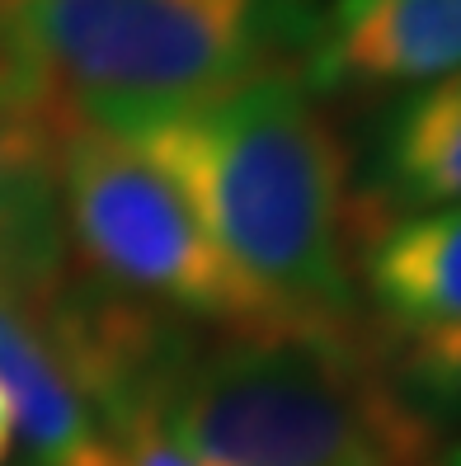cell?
<instances>
[{
    "label": "cell",
    "mask_w": 461,
    "mask_h": 466,
    "mask_svg": "<svg viewBox=\"0 0 461 466\" xmlns=\"http://www.w3.org/2000/svg\"><path fill=\"white\" fill-rule=\"evenodd\" d=\"M165 175L246 279L311 330H354L348 156L296 66L118 132Z\"/></svg>",
    "instance_id": "6da1fadb"
},
{
    "label": "cell",
    "mask_w": 461,
    "mask_h": 466,
    "mask_svg": "<svg viewBox=\"0 0 461 466\" xmlns=\"http://www.w3.org/2000/svg\"><path fill=\"white\" fill-rule=\"evenodd\" d=\"M160 433L188 466H428L433 443L354 330L226 335L198 349Z\"/></svg>",
    "instance_id": "7a4b0ae2"
},
{
    "label": "cell",
    "mask_w": 461,
    "mask_h": 466,
    "mask_svg": "<svg viewBox=\"0 0 461 466\" xmlns=\"http://www.w3.org/2000/svg\"><path fill=\"white\" fill-rule=\"evenodd\" d=\"M62 108L127 132L296 66L311 0H10Z\"/></svg>",
    "instance_id": "3957f363"
},
{
    "label": "cell",
    "mask_w": 461,
    "mask_h": 466,
    "mask_svg": "<svg viewBox=\"0 0 461 466\" xmlns=\"http://www.w3.org/2000/svg\"><path fill=\"white\" fill-rule=\"evenodd\" d=\"M57 203L66 240L95 279L222 335L311 330L259 292L151 160L71 108L57 127Z\"/></svg>",
    "instance_id": "277c9868"
},
{
    "label": "cell",
    "mask_w": 461,
    "mask_h": 466,
    "mask_svg": "<svg viewBox=\"0 0 461 466\" xmlns=\"http://www.w3.org/2000/svg\"><path fill=\"white\" fill-rule=\"evenodd\" d=\"M306 90H424L461 71V0H330L302 52Z\"/></svg>",
    "instance_id": "5b68a950"
},
{
    "label": "cell",
    "mask_w": 461,
    "mask_h": 466,
    "mask_svg": "<svg viewBox=\"0 0 461 466\" xmlns=\"http://www.w3.org/2000/svg\"><path fill=\"white\" fill-rule=\"evenodd\" d=\"M66 108H0V292L43 301L66 279L57 127Z\"/></svg>",
    "instance_id": "8992f818"
},
{
    "label": "cell",
    "mask_w": 461,
    "mask_h": 466,
    "mask_svg": "<svg viewBox=\"0 0 461 466\" xmlns=\"http://www.w3.org/2000/svg\"><path fill=\"white\" fill-rule=\"evenodd\" d=\"M0 391L38 466H108V438L52 349L38 307L0 292Z\"/></svg>",
    "instance_id": "52a82bcc"
},
{
    "label": "cell",
    "mask_w": 461,
    "mask_h": 466,
    "mask_svg": "<svg viewBox=\"0 0 461 466\" xmlns=\"http://www.w3.org/2000/svg\"><path fill=\"white\" fill-rule=\"evenodd\" d=\"M363 283L400 335L461 320V203L386 222L363 255Z\"/></svg>",
    "instance_id": "ba28073f"
},
{
    "label": "cell",
    "mask_w": 461,
    "mask_h": 466,
    "mask_svg": "<svg viewBox=\"0 0 461 466\" xmlns=\"http://www.w3.org/2000/svg\"><path fill=\"white\" fill-rule=\"evenodd\" d=\"M376 170L396 208L461 203V71L405 95L376 132Z\"/></svg>",
    "instance_id": "9c48e42d"
},
{
    "label": "cell",
    "mask_w": 461,
    "mask_h": 466,
    "mask_svg": "<svg viewBox=\"0 0 461 466\" xmlns=\"http://www.w3.org/2000/svg\"><path fill=\"white\" fill-rule=\"evenodd\" d=\"M382 377L396 405L428 438L461 429V320L400 335V349L386 359Z\"/></svg>",
    "instance_id": "30bf717a"
},
{
    "label": "cell",
    "mask_w": 461,
    "mask_h": 466,
    "mask_svg": "<svg viewBox=\"0 0 461 466\" xmlns=\"http://www.w3.org/2000/svg\"><path fill=\"white\" fill-rule=\"evenodd\" d=\"M0 108H62L10 0H0Z\"/></svg>",
    "instance_id": "8fae6325"
},
{
    "label": "cell",
    "mask_w": 461,
    "mask_h": 466,
    "mask_svg": "<svg viewBox=\"0 0 461 466\" xmlns=\"http://www.w3.org/2000/svg\"><path fill=\"white\" fill-rule=\"evenodd\" d=\"M108 438V466H188L160 433V420H137Z\"/></svg>",
    "instance_id": "7c38bea8"
},
{
    "label": "cell",
    "mask_w": 461,
    "mask_h": 466,
    "mask_svg": "<svg viewBox=\"0 0 461 466\" xmlns=\"http://www.w3.org/2000/svg\"><path fill=\"white\" fill-rule=\"evenodd\" d=\"M10 443H15V429H5V424H0V461H5V452H10Z\"/></svg>",
    "instance_id": "4fadbf2b"
},
{
    "label": "cell",
    "mask_w": 461,
    "mask_h": 466,
    "mask_svg": "<svg viewBox=\"0 0 461 466\" xmlns=\"http://www.w3.org/2000/svg\"><path fill=\"white\" fill-rule=\"evenodd\" d=\"M447 466H461V443L452 448V457H447Z\"/></svg>",
    "instance_id": "5bb4252c"
}]
</instances>
